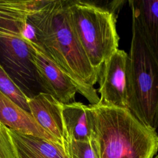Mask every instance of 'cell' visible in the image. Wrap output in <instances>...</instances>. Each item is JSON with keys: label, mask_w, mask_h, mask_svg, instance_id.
<instances>
[{"label": "cell", "mask_w": 158, "mask_h": 158, "mask_svg": "<svg viewBox=\"0 0 158 158\" xmlns=\"http://www.w3.org/2000/svg\"><path fill=\"white\" fill-rule=\"evenodd\" d=\"M36 44L76 85L90 104L99 102L94 88L98 75L91 65L72 26L67 0L38 1L28 17Z\"/></svg>", "instance_id": "6da1fadb"}, {"label": "cell", "mask_w": 158, "mask_h": 158, "mask_svg": "<svg viewBox=\"0 0 158 158\" xmlns=\"http://www.w3.org/2000/svg\"><path fill=\"white\" fill-rule=\"evenodd\" d=\"M88 108L101 158H153L158 150L156 130L127 108L100 102Z\"/></svg>", "instance_id": "7a4b0ae2"}, {"label": "cell", "mask_w": 158, "mask_h": 158, "mask_svg": "<svg viewBox=\"0 0 158 158\" xmlns=\"http://www.w3.org/2000/svg\"><path fill=\"white\" fill-rule=\"evenodd\" d=\"M38 1L0 0V65L28 98L41 91L31 62L29 41L23 36Z\"/></svg>", "instance_id": "3957f363"}, {"label": "cell", "mask_w": 158, "mask_h": 158, "mask_svg": "<svg viewBox=\"0 0 158 158\" xmlns=\"http://www.w3.org/2000/svg\"><path fill=\"white\" fill-rule=\"evenodd\" d=\"M67 1L74 32L99 76L103 64L118 49L117 15L91 1Z\"/></svg>", "instance_id": "277c9868"}, {"label": "cell", "mask_w": 158, "mask_h": 158, "mask_svg": "<svg viewBox=\"0 0 158 158\" xmlns=\"http://www.w3.org/2000/svg\"><path fill=\"white\" fill-rule=\"evenodd\" d=\"M128 107L147 127H158V62L135 25L127 60Z\"/></svg>", "instance_id": "5b68a950"}, {"label": "cell", "mask_w": 158, "mask_h": 158, "mask_svg": "<svg viewBox=\"0 0 158 158\" xmlns=\"http://www.w3.org/2000/svg\"><path fill=\"white\" fill-rule=\"evenodd\" d=\"M31 62L41 91L49 94L62 104L73 102L78 89L72 80L36 43L29 41Z\"/></svg>", "instance_id": "8992f818"}, {"label": "cell", "mask_w": 158, "mask_h": 158, "mask_svg": "<svg viewBox=\"0 0 158 158\" xmlns=\"http://www.w3.org/2000/svg\"><path fill=\"white\" fill-rule=\"evenodd\" d=\"M128 53L117 49L102 65L98 76L99 102L118 107H128Z\"/></svg>", "instance_id": "52a82bcc"}, {"label": "cell", "mask_w": 158, "mask_h": 158, "mask_svg": "<svg viewBox=\"0 0 158 158\" xmlns=\"http://www.w3.org/2000/svg\"><path fill=\"white\" fill-rule=\"evenodd\" d=\"M28 104L30 112L37 123L64 145L66 133L62 118L63 104L51 94L40 92L29 98Z\"/></svg>", "instance_id": "ba28073f"}, {"label": "cell", "mask_w": 158, "mask_h": 158, "mask_svg": "<svg viewBox=\"0 0 158 158\" xmlns=\"http://www.w3.org/2000/svg\"><path fill=\"white\" fill-rule=\"evenodd\" d=\"M132 25L158 62V0H130Z\"/></svg>", "instance_id": "9c48e42d"}, {"label": "cell", "mask_w": 158, "mask_h": 158, "mask_svg": "<svg viewBox=\"0 0 158 158\" xmlns=\"http://www.w3.org/2000/svg\"><path fill=\"white\" fill-rule=\"evenodd\" d=\"M0 122L15 131L59 143L37 123L30 112L23 110L1 91H0Z\"/></svg>", "instance_id": "30bf717a"}, {"label": "cell", "mask_w": 158, "mask_h": 158, "mask_svg": "<svg viewBox=\"0 0 158 158\" xmlns=\"http://www.w3.org/2000/svg\"><path fill=\"white\" fill-rule=\"evenodd\" d=\"M9 133L17 158H69L63 144L10 129Z\"/></svg>", "instance_id": "8fae6325"}, {"label": "cell", "mask_w": 158, "mask_h": 158, "mask_svg": "<svg viewBox=\"0 0 158 158\" xmlns=\"http://www.w3.org/2000/svg\"><path fill=\"white\" fill-rule=\"evenodd\" d=\"M62 118L66 140L85 141L92 139L93 125L88 106L75 101L63 104Z\"/></svg>", "instance_id": "7c38bea8"}, {"label": "cell", "mask_w": 158, "mask_h": 158, "mask_svg": "<svg viewBox=\"0 0 158 158\" xmlns=\"http://www.w3.org/2000/svg\"><path fill=\"white\" fill-rule=\"evenodd\" d=\"M0 91L7 96L23 110L30 112L28 98L15 83L13 80L0 65Z\"/></svg>", "instance_id": "4fadbf2b"}, {"label": "cell", "mask_w": 158, "mask_h": 158, "mask_svg": "<svg viewBox=\"0 0 158 158\" xmlns=\"http://www.w3.org/2000/svg\"><path fill=\"white\" fill-rule=\"evenodd\" d=\"M64 146L69 158H101L93 138L85 141L68 139L65 141Z\"/></svg>", "instance_id": "5bb4252c"}, {"label": "cell", "mask_w": 158, "mask_h": 158, "mask_svg": "<svg viewBox=\"0 0 158 158\" xmlns=\"http://www.w3.org/2000/svg\"><path fill=\"white\" fill-rule=\"evenodd\" d=\"M0 158H17L9 129L0 122Z\"/></svg>", "instance_id": "9a60e30c"}, {"label": "cell", "mask_w": 158, "mask_h": 158, "mask_svg": "<svg viewBox=\"0 0 158 158\" xmlns=\"http://www.w3.org/2000/svg\"><path fill=\"white\" fill-rule=\"evenodd\" d=\"M154 158H158V156H156V157H154Z\"/></svg>", "instance_id": "2e32d148"}]
</instances>
